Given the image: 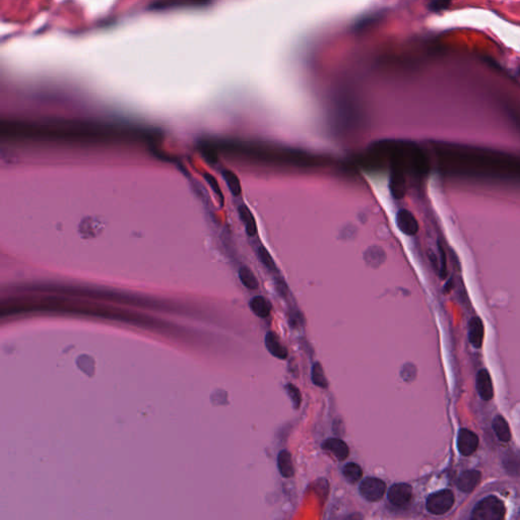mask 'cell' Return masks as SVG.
Returning <instances> with one entry per match:
<instances>
[{
    "label": "cell",
    "mask_w": 520,
    "mask_h": 520,
    "mask_svg": "<svg viewBox=\"0 0 520 520\" xmlns=\"http://www.w3.org/2000/svg\"><path fill=\"white\" fill-rule=\"evenodd\" d=\"M211 3V0H156L149 9L152 10H164L179 7H200Z\"/></svg>",
    "instance_id": "8"
},
{
    "label": "cell",
    "mask_w": 520,
    "mask_h": 520,
    "mask_svg": "<svg viewBox=\"0 0 520 520\" xmlns=\"http://www.w3.org/2000/svg\"><path fill=\"white\" fill-rule=\"evenodd\" d=\"M238 214H239L240 220L242 221V223L245 227V230H246V233L248 234V236H250V237L255 236L257 233V225H256V221H255L254 216L251 213V211L245 205H242L238 208Z\"/></svg>",
    "instance_id": "14"
},
{
    "label": "cell",
    "mask_w": 520,
    "mask_h": 520,
    "mask_svg": "<svg viewBox=\"0 0 520 520\" xmlns=\"http://www.w3.org/2000/svg\"><path fill=\"white\" fill-rule=\"evenodd\" d=\"M239 279L244 287H246L249 290H256L258 289V281L256 277L254 276L253 272L247 267L242 266L239 269Z\"/></svg>",
    "instance_id": "21"
},
{
    "label": "cell",
    "mask_w": 520,
    "mask_h": 520,
    "mask_svg": "<svg viewBox=\"0 0 520 520\" xmlns=\"http://www.w3.org/2000/svg\"><path fill=\"white\" fill-rule=\"evenodd\" d=\"M386 492V484L377 478H367L360 485V493L369 502L381 500Z\"/></svg>",
    "instance_id": "4"
},
{
    "label": "cell",
    "mask_w": 520,
    "mask_h": 520,
    "mask_svg": "<svg viewBox=\"0 0 520 520\" xmlns=\"http://www.w3.org/2000/svg\"><path fill=\"white\" fill-rule=\"evenodd\" d=\"M287 390H288V393L294 403V406L298 409L300 406V403H301V393L299 391L296 386H294L293 384H289L287 385Z\"/></svg>",
    "instance_id": "26"
},
{
    "label": "cell",
    "mask_w": 520,
    "mask_h": 520,
    "mask_svg": "<svg viewBox=\"0 0 520 520\" xmlns=\"http://www.w3.org/2000/svg\"><path fill=\"white\" fill-rule=\"evenodd\" d=\"M479 446V438L477 434L467 429H461L457 436V449L463 456L471 455Z\"/></svg>",
    "instance_id": "6"
},
{
    "label": "cell",
    "mask_w": 520,
    "mask_h": 520,
    "mask_svg": "<svg viewBox=\"0 0 520 520\" xmlns=\"http://www.w3.org/2000/svg\"><path fill=\"white\" fill-rule=\"evenodd\" d=\"M504 516V503L496 496H489L481 500L471 513V519L473 520H501Z\"/></svg>",
    "instance_id": "2"
},
{
    "label": "cell",
    "mask_w": 520,
    "mask_h": 520,
    "mask_svg": "<svg viewBox=\"0 0 520 520\" xmlns=\"http://www.w3.org/2000/svg\"><path fill=\"white\" fill-rule=\"evenodd\" d=\"M312 381L315 385L322 387V388H327V386H328L326 377H325L323 369L319 363H315V365L312 368Z\"/></svg>",
    "instance_id": "23"
},
{
    "label": "cell",
    "mask_w": 520,
    "mask_h": 520,
    "mask_svg": "<svg viewBox=\"0 0 520 520\" xmlns=\"http://www.w3.org/2000/svg\"><path fill=\"white\" fill-rule=\"evenodd\" d=\"M257 254H258V258L259 260L261 261V263L267 268L269 269L270 272H276L277 270V265H276V262L274 260V258L272 257L270 253L267 251V249L263 246H260L258 249H257Z\"/></svg>",
    "instance_id": "22"
},
{
    "label": "cell",
    "mask_w": 520,
    "mask_h": 520,
    "mask_svg": "<svg viewBox=\"0 0 520 520\" xmlns=\"http://www.w3.org/2000/svg\"><path fill=\"white\" fill-rule=\"evenodd\" d=\"M481 478H482V473L479 470H476V469L465 470L457 479L456 486L460 491H462L464 493H470L479 485Z\"/></svg>",
    "instance_id": "9"
},
{
    "label": "cell",
    "mask_w": 520,
    "mask_h": 520,
    "mask_svg": "<svg viewBox=\"0 0 520 520\" xmlns=\"http://www.w3.org/2000/svg\"><path fill=\"white\" fill-rule=\"evenodd\" d=\"M204 178L205 180L207 181V183L209 184V186L211 187V189L214 191V193L216 194V196L219 198V201L221 202V206L223 207V201H224V196H223V191L220 187V184L218 182V180L216 179L215 176H213L212 174L210 173H206L204 175Z\"/></svg>",
    "instance_id": "24"
},
{
    "label": "cell",
    "mask_w": 520,
    "mask_h": 520,
    "mask_svg": "<svg viewBox=\"0 0 520 520\" xmlns=\"http://www.w3.org/2000/svg\"><path fill=\"white\" fill-rule=\"evenodd\" d=\"M364 258L369 265L377 267L381 263L384 262L385 252L383 251V249L381 247H377V246L369 247L368 250L364 254Z\"/></svg>",
    "instance_id": "19"
},
{
    "label": "cell",
    "mask_w": 520,
    "mask_h": 520,
    "mask_svg": "<svg viewBox=\"0 0 520 520\" xmlns=\"http://www.w3.org/2000/svg\"><path fill=\"white\" fill-rule=\"evenodd\" d=\"M278 467L284 478H292L295 473L292 456L288 450H282L278 456Z\"/></svg>",
    "instance_id": "15"
},
{
    "label": "cell",
    "mask_w": 520,
    "mask_h": 520,
    "mask_svg": "<svg viewBox=\"0 0 520 520\" xmlns=\"http://www.w3.org/2000/svg\"><path fill=\"white\" fill-rule=\"evenodd\" d=\"M485 335V328L484 323L480 317H473L469 321V328H468V338L470 344L476 348L480 349L483 345Z\"/></svg>",
    "instance_id": "11"
},
{
    "label": "cell",
    "mask_w": 520,
    "mask_h": 520,
    "mask_svg": "<svg viewBox=\"0 0 520 520\" xmlns=\"http://www.w3.org/2000/svg\"><path fill=\"white\" fill-rule=\"evenodd\" d=\"M396 225L401 233L406 236H415L419 232V223L412 212L400 210L396 215Z\"/></svg>",
    "instance_id": "7"
},
{
    "label": "cell",
    "mask_w": 520,
    "mask_h": 520,
    "mask_svg": "<svg viewBox=\"0 0 520 520\" xmlns=\"http://www.w3.org/2000/svg\"><path fill=\"white\" fill-rule=\"evenodd\" d=\"M493 430L498 439L503 442H509L511 439V432L507 421L502 416H497L493 420Z\"/></svg>",
    "instance_id": "16"
},
{
    "label": "cell",
    "mask_w": 520,
    "mask_h": 520,
    "mask_svg": "<svg viewBox=\"0 0 520 520\" xmlns=\"http://www.w3.org/2000/svg\"><path fill=\"white\" fill-rule=\"evenodd\" d=\"M322 449L332 453L340 461L347 459L350 454L349 446L347 445L346 442L337 438H330L324 441L322 444Z\"/></svg>",
    "instance_id": "12"
},
{
    "label": "cell",
    "mask_w": 520,
    "mask_h": 520,
    "mask_svg": "<svg viewBox=\"0 0 520 520\" xmlns=\"http://www.w3.org/2000/svg\"><path fill=\"white\" fill-rule=\"evenodd\" d=\"M222 175H223V179L224 180L230 192L234 196H239L242 192V186H241L238 176L233 171H230V170H224L223 171Z\"/></svg>",
    "instance_id": "18"
},
{
    "label": "cell",
    "mask_w": 520,
    "mask_h": 520,
    "mask_svg": "<svg viewBox=\"0 0 520 520\" xmlns=\"http://www.w3.org/2000/svg\"><path fill=\"white\" fill-rule=\"evenodd\" d=\"M477 389L484 400H490L494 396L492 379L490 373L486 369L479 371L477 375Z\"/></svg>",
    "instance_id": "10"
},
{
    "label": "cell",
    "mask_w": 520,
    "mask_h": 520,
    "mask_svg": "<svg viewBox=\"0 0 520 520\" xmlns=\"http://www.w3.org/2000/svg\"><path fill=\"white\" fill-rule=\"evenodd\" d=\"M388 500L389 502L398 508L406 507L412 500L413 490L412 487L404 483H399L391 486L388 491Z\"/></svg>",
    "instance_id": "5"
},
{
    "label": "cell",
    "mask_w": 520,
    "mask_h": 520,
    "mask_svg": "<svg viewBox=\"0 0 520 520\" xmlns=\"http://www.w3.org/2000/svg\"><path fill=\"white\" fill-rule=\"evenodd\" d=\"M454 504V495L450 490H441L429 496L426 502L427 510L434 515H442L448 512Z\"/></svg>",
    "instance_id": "3"
},
{
    "label": "cell",
    "mask_w": 520,
    "mask_h": 520,
    "mask_svg": "<svg viewBox=\"0 0 520 520\" xmlns=\"http://www.w3.org/2000/svg\"><path fill=\"white\" fill-rule=\"evenodd\" d=\"M2 135L9 138H31V139H49L65 141H117L132 140L137 137L142 138L148 134V131L140 129L118 128L109 125H100L84 122H63L53 124H35L27 122H2Z\"/></svg>",
    "instance_id": "1"
},
{
    "label": "cell",
    "mask_w": 520,
    "mask_h": 520,
    "mask_svg": "<svg viewBox=\"0 0 520 520\" xmlns=\"http://www.w3.org/2000/svg\"><path fill=\"white\" fill-rule=\"evenodd\" d=\"M265 346L268 350V352L277 357L278 359L285 360L288 357V351L281 343L280 338L275 332L269 331L265 336Z\"/></svg>",
    "instance_id": "13"
},
{
    "label": "cell",
    "mask_w": 520,
    "mask_h": 520,
    "mask_svg": "<svg viewBox=\"0 0 520 520\" xmlns=\"http://www.w3.org/2000/svg\"><path fill=\"white\" fill-rule=\"evenodd\" d=\"M391 192L393 194L394 197L396 198H400L401 196H403V193H404V189H403V181H402V177L399 173L395 172L392 176V179H391Z\"/></svg>",
    "instance_id": "25"
},
{
    "label": "cell",
    "mask_w": 520,
    "mask_h": 520,
    "mask_svg": "<svg viewBox=\"0 0 520 520\" xmlns=\"http://www.w3.org/2000/svg\"><path fill=\"white\" fill-rule=\"evenodd\" d=\"M249 305H250L252 312L260 318L267 317L272 311L270 303L262 296H256V297L252 298Z\"/></svg>",
    "instance_id": "17"
},
{
    "label": "cell",
    "mask_w": 520,
    "mask_h": 520,
    "mask_svg": "<svg viewBox=\"0 0 520 520\" xmlns=\"http://www.w3.org/2000/svg\"><path fill=\"white\" fill-rule=\"evenodd\" d=\"M343 474L350 484H356L362 479L363 471L360 465L354 462H350L344 466Z\"/></svg>",
    "instance_id": "20"
}]
</instances>
